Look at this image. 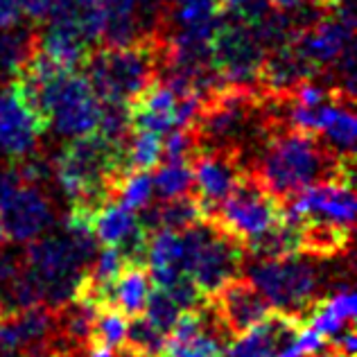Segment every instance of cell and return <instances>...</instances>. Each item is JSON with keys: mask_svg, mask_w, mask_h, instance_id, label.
I'll use <instances>...</instances> for the list:
<instances>
[{"mask_svg": "<svg viewBox=\"0 0 357 357\" xmlns=\"http://www.w3.org/2000/svg\"><path fill=\"white\" fill-rule=\"evenodd\" d=\"M355 158L335 154L319 136L276 125L249 163V172L276 197H287L321 181H353Z\"/></svg>", "mask_w": 357, "mask_h": 357, "instance_id": "6da1fadb", "label": "cell"}, {"mask_svg": "<svg viewBox=\"0 0 357 357\" xmlns=\"http://www.w3.org/2000/svg\"><path fill=\"white\" fill-rule=\"evenodd\" d=\"M105 16V36L102 45H122L140 39L136 12L138 0H98Z\"/></svg>", "mask_w": 357, "mask_h": 357, "instance_id": "ffe728a7", "label": "cell"}, {"mask_svg": "<svg viewBox=\"0 0 357 357\" xmlns=\"http://www.w3.org/2000/svg\"><path fill=\"white\" fill-rule=\"evenodd\" d=\"M147 271L156 287H170L185 276L183 240L176 231H154L147 242Z\"/></svg>", "mask_w": 357, "mask_h": 357, "instance_id": "2e32d148", "label": "cell"}, {"mask_svg": "<svg viewBox=\"0 0 357 357\" xmlns=\"http://www.w3.org/2000/svg\"><path fill=\"white\" fill-rule=\"evenodd\" d=\"M149 289H152V278H149L147 265L125 262L114 278V283L109 285L105 307H114L127 319L138 317L143 314Z\"/></svg>", "mask_w": 357, "mask_h": 357, "instance_id": "e0dca14e", "label": "cell"}, {"mask_svg": "<svg viewBox=\"0 0 357 357\" xmlns=\"http://www.w3.org/2000/svg\"><path fill=\"white\" fill-rule=\"evenodd\" d=\"M129 125L131 129L167 134L178 127V96L167 84L156 77L129 100Z\"/></svg>", "mask_w": 357, "mask_h": 357, "instance_id": "4fadbf2b", "label": "cell"}, {"mask_svg": "<svg viewBox=\"0 0 357 357\" xmlns=\"http://www.w3.org/2000/svg\"><path fill=\"white\" fill-rule=\"evenodd\" d=\"M227 12L222 0H167L165 5V32L181 30L211 39Z\"/></svg>", "mask_w": 357, "mask_h": 357, "instance_id": "9a60e30c", "label": "cell"}, {"mask_svg": "<svg viewBox=\"0 0 357 357\" xmlns=\"http://www.w3.org/2000/svg\"><path fill=\"white\" fill-rule=\"evenodd\" d=\"M283 218V202H278L258 181V176L247 170L227 195V199L204 220L213 222L220 231L247 247L251 240H256L260 233H265Z\"/></svg>", "mask_w": 357, "mask_h": 357, "instance_id": "5b68a950", "label": "cell"}, {"mask_svg": "<svg viewBox=\"0 0 357 357\" xmlns=\"http://www.w3.org/2000/svg\"><path fill=\"white\" fill-rule=\"evenodd\" d=\"M224 12L240 23L256 25L269 12V0H222Z\"/></svg>", "mask_w": 357, "mask_h": 357, "instance_id": "4316f807", "label": "cell"}, {"mask_svg": "<svg viewBox=\"0 0 357 357\" xmlns=\"http://www.w3.org/2000/svg\"><path fill=\"white\" fill-rule=\"evenodd\" d=\"M178 314H181V310H178V305L174 303V298L167 294L163 287L149 289L145 307H143V317L156 328V331H161L167 337L172 328H174Z\"/></svg>", "mask_w": 357, "mask_h": 357, "instance_id": "cb8c5ba5", "label": "cell"}, {"mask_svg": "<svg viewBox=\"0 0 357 357\" xmlns=\"http://www.w3.org/2000/svg\"><path fill=\"white\" fill-rule=\"evenodd\" d=\"M208 305L229 342L262 321L271 310L267 298L258 292L256 285L249 278L238 276L227 280L218 292L211 294Z\"/></svg>", "mask_w": 357, "mask_h": 357, "instance_id": "30bf717a", "label": "cell"}, {"mask_svg": "<svg viewBox=\"0 0 357 357\" xmlns=\"http://www.w3.org/2000/svg\"><path fill=\"white\" fill-rule=\"evenodd\" d=\"M163 158V140L161 134L154 131L131 129L127 138V163L131 172H149L161 163Z\"/></svg>", "mask_w": 357, "mask_h": 357, "instance_id": "44dd1931", "label": "cell"}, {"mask_svg": "<svg viewBox=\"0 0 357 357\" xmlns=\"http://www.w3.org/2000/svg\"><path fill=\"white\" fill-rule=\"evenodd\" d=\"M307 0H269L271 9H280V12H292V9H298L301 5H305Z\"/></svg>", "mask_w": 357, "mask_h": 357, "instance_id": "4dcf8cb0", "label": "cell"}, {"mask_svg": "<svg viewBox=\"0 0 357 357\" xmlns=\"http://www.w3.org/2000/svg\"><path fill=\"white\" fill-rule=\"evenodd\" d=\"M167 337L156 331V328L147 321L143 314L131 317L127 321V344L134 346L136 351H140L145 357H156L158 353L163 351Z\"/></svg>", "mask_w": 357, "mask_h": 357, "instance_id": "484cf974", "label": "cell"}, {"mask_svg": "<svg viewBox=\"0 0 357 357\" xmlns=\"http://www.w3.org/2000/svg\"><path fill=\"white\" fill-rule=\"evenodd\" d=\"M357 310V301L351 285L337 287L331 296H321L312 305L305 317V326H312V331L326 337H333L344 328L353 326Z\"/></svg>", "mask_w": 357, "mask_h": 357, "instance_id": "ac0fdd59", "label": "cell"}, {"mask_svg": "<svg viewBox=\"0 0 357 357\" xmlns=\"http://www.w3.org/2000/svg\"><path fill=\"white\" fill-rule=\"evenodd\" d=\"M192 170V195L199 202L204 218L227 199L236 188L240 176L247 172L242 156L229 149H204L190 158Z\"/></svg>", "mask_w": 357, "mask_h": 357, "instance_id": "9c48e42d", "label": "cell"}, {"mask_svg": "<svg viewBox=\"0 0 357 357\" xmlns=\"http://www.w3.org/2000/svg\"><path fill=\"white\" fill-rule=\"evenodd\" d=\"M181 240L185 276L206 296L218 292L244 267V258H247L244 247L208 220H199L181 231Z\"/></svg>", "mask_w": 357, "mask_h": 357, "instance_id": "277c9868", "label": "cell"}, {"mask_svg": "<svg viewBox=\"0 0 357 357\" xmlns=\"http://www.w3.org/2000/svg\"><path fill=\"white\" fill-rule=\"evenodd\" d=\"M73 3L75 0H21V12H25L34 25H41L48 18L66 12Z\"/></svg>", "mask_w": 357, "mask_h": 357, "instance_id": "83f0119b", "label": "cell"}, {"mask_svg": "<svg viewBox=\"0 0 357 357\" xmlns=\"http://www.w3.org/2000/svg\"><path fill=\"white\" fill-rule=\"evenodd\" d=\"M3 310H5V307H3V303H0V317H3Z\"/></svg>", "mask_w": 357, "mask_h": 357, "instance_id": "d590c367", "label": "cell"}, {"mask_svg": "<svg viewBox=\"0 0 357 357\" xmlns=\"http://www.w3.org/2000/svg\"><path fill=\"white\" fill-rule=\"evenodd\" d=\"M21 18V0H0V30L18 25Z\"/></svg>", "mask_w": 357, "mask_h": 357, "instance_id": "f546056e", "label": "cell"}, {"mask_svg": "<svg viewBox=\"0 0 357 357\" xmlns=\"http://www.w3.org/2000/svg\"><path fill=\"white\" fill-rule=\"evenodd\" d=\"M314 5H319V7H324V9H337L340 5H344L346 0H312Z\"/></svg>", "mask_w": 357, "mask_h": 357, "instance_id": "1f68e13d", "label": "cell"}, {"mask_svg": "<svg viewBox=\"0 0 357 357\" xmlns=\"http://www.w3.org/2000/svg\"><path fill=\"white\" fill-rule=\"evenodd\" d=\"M249 280L267 298L271 310L294 314L301 321H305L307 312L321 298L319 294L321 274L310 256H303V253L271 260H253V265L249 267Z\"/></svg>", "mask_w": 357, "mask_h": 357, "instance_id": "3957f363", "label": "cell"}, {"mask_svg": "<svg viewBox=\"0 0 357 357\" xmlns=\"http://www.w3.org/2000/svg\"><path fill=\"white\" fill-rule=\"evenodd\" d=\"M30 357H66L57 351H43V353H36V355H30Z\"/></svg>", "mask_w": 357, "mask_h": 357, "instance_id": "836d02e7", "label": "cell"}, {"mask_svg": "<svg viewBox=\"0 0 357 357\" xmlns=\"http://www.w3.org/2000/svg\"><path fill=\"white\" fill-rule=\"evenodd\" d=\"M283 213L289 222H328L353 227L355 192L353 181H321L303 188L283 202Z\"/></svg>", "mask_w": 357, "mask_h": 357, "instance_id": "ba28073f", "label": "cell"}, {"mask_svg": "<svg viewBox=\"0 0 357 357\" xmlns=\"http://www.w3.org/2000/svg\"><path fill=\"white\" fill-rule=\"evenodd\" d=\"M9 240H7V233H5V229H3V222H0V247H5Z\"/></svg>", "mask_w": 357, "mask_h": 357, "instance_id": "e575fe53", "label": "cell"}, {"mask_svg": "<svg viewBox=\"0 0 357 357\" xmlns=\"http://www.w3.org/2000/svg\"><path fill=\"white\" fill-rule=\"evenodd\" d=\"M163 34L145 36V39L122 45H98L93 50L82 70L89 77L100 102L129 105L131 98L158 77Z\"/></svg>", "mask_w": 357, "mask_h": 357, "instance_id": "7a4b0ae2", "label": "cell"}, {"mask_svg": "<svg viewBox=\"0 0 357 357\" xmlns=\"http://www.w3.org/2000/svg\"><path fill=\"white\" fill-rule=\"evenodd\" d=\"M298 253L310 258H335L351 251L353 227H340L328 222H301Z\"/></svg>", "mask_w": 357, "mask_h": 357, "instance_id": "d6986e66", "label": "cell"}, {"mask_svg": "<svg viewBox=\"0 0 357 357\" xmlns=\"http://www.w3.org/2000/svg\"><path fill=\"white\" fill-rule=\"evenodd\" d=\"M152 185L161 199L192 192V170L183 161H161L152 176Z\"/></svg>", "mask_w": 357, "mask_h": 357, "instance_id": "7402d4cb", "label": "cell"}, {"mask_svg": "<svg viewBox=\"0 0 357 357\" xmlns=\"http://www.w3.org/2000/svg\"><path fill=\"white\" fill-rule=\"evenodd\" d=\"M96 48L98 45L91 43L77 21L68 14L52 16L41 30H36V50L59 63L61 68L82 70Z\"/></svg>", "mask_w": 357, "mask_h": 357, "instance_id": "7c38bea8", "label": "cell"}, {"mask_svg": "<svg viewBox=\"0 0 357 357\" xmlns=\"http://www.w3.org/2000/svg\"><path fill=\"white\" fill-rule=\"evenodd\" d=\"M0 222H3L7 240L25 244L50 229L54 222L52 204L39 185L23 183L0 208Z\"/></svg>", "mask_w": 357, "mask_h": 357, "instance_id": "8fae6325", "label": "cell"}, {"mask_svg": "<svg viewBox=\"0 0 357 357\" xmlns=\"http://www.w3.org/2000/svg\"><path fill=\"white\" fill-rule=\"evenodd\" d=\"M211 61L224 84L238 86H256L267 48L260 43L256 30L236 18L224 21L215 27L208 39Z\"/></svg>", "mask_w": 357, "mask_h": 357, "instance_id": "8992f818", "label": "cell"}, {"mask_svg": "<svg viewBox=\"0 0 357 357\" xmlns=\"http://www.w3.org/2000/svg\"><path fill=\"white\" fill-rule=\"evenodd\" d=\"M305 357H346V355L337 353V351H333V349H331V346H328V349L319 351V353H310V355H305Z\"/></svg>", "mask_w": 357, "mask_h": 357, "instance_id": "d6a6232c", "label": "cell"}, {"mask_svg": "<svg viewBox=\"0 0 357 357\" xmlns=\"http://www.w3.org/2000/svg\"><path fill=\"white\" fill-rule=\"evenodd\" d=\"M21 185H23V178H21V172H18L16 161H9L7 158V163L0 165V208H3L9 197Z\"/></svg>", "mask_w": 357, "mask_h": 357, "instance_id": "f1b7e54d", "label": "cell"}, {"mask_svg": "<svg viewBox=\"0 0 357 357\" xmlns=\"http://www.w3.org/2000/svg\"><path fill=\"white\" fill-rule=\"evenodd\" d=\"M127 321L125 314H120L114 307H100L93 324V346L114 351L127 340Z\"/></svg>", "mask_w": 357, "mask_h": 357, "instance_id": "603a6c76", "label": "cell"}, {"mask_svg": "<svg viewBox=\"0 0 357 357\" xmlns=\"http://www.w3.org/2000/svg\"><path fill=\"white\" fill-rule=\"evenodd\" d=\"M41 131L36 127L30 111L18 100L16 91L5 82L0 91V154L9 161L30 156L36 149Z\"/></svg>", "mask_w": 357, "mask_h": 357, "instance_id": "5bb4252c", "label": "cell"}, {"mask_svg": "<svg viewBox=\"0 0 357 357\" xmlns=\"http://www.w3.org/2000/svg\"><path fill=\"white\" fill-rule=\"evenodd\" d=\"M152 195L154 185L149 172H129L116 188V202H120L131 211H140L147 204H152Z\"/></svg>", "mask_w": 357, "mask_h": 357, "instance_id": "d4e9b609", "label": "cell"}, {"mask_svg": "<svg viewBox=\"0 0 357 357\" xmlns=\"http://www.w3.org/2000/svg\"><path fill=\"white\" fill-rule=\"evenodd\" d=\"M50 129L77 138L98 131L100 100L84 70H66L50 93Z\"/></svg>", "mask_w": 357, "mask_h": 357, "instance_id": "52a82bcc", "label": "cell"}, {"mask_svg": "<svg viewBox=\"0 0 357 357\" xmlns=\"http://www.w3.org/2000/svg\"><path fill=\"white\" fill-rule=\"evenodd\" d=\"M3 82H5V79H3V73H0V84H3Z\"/></svg>", "mask_w": 357, "mask_h": 357, "instance_id": "8d00e7d4", "label": "cell"}]
</instances>
